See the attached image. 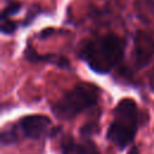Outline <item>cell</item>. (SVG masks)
Masks as SVG:
<instances>
[{
    "mask_svg": "<svg viewBox=\"0 0 154 154\" xmlns=\"http://www.w3.org/2000/svg\"><path fill=\"white\" fill-rule=\"evenodd\" d=\"M20 8H22V5H20L19 2H16V1H11V2H8V4L5 6V8L2 10L0 19H4V18H11V17H12L13 14H16Z\"/></svg>",
    "mask_w": 154,
    "mask_h": 154,
    "instance_id": "52a82bcc",
    "label": "cell"
},
{
    "mask_svg": "<svg viewBox=\"0 0 154 154\" xmlns=\"http://www.w3.org/2000/svg\"><path fill=\"white\" fill-rule=\"evenodd\" d=\"M129 154H138V148L137 147H132L131 150L129 152Z\"/></svg>",
    "mask_w": 154,
    "mask_h": 154,
    "instance_id": "9c48e42d",
    "label": "cell"
},
{
    "mask_svg": "<svg viewBox=\"0 0 154 154\" xmlns=\"http://www.w3.org/2000/svg\"><path fill=\"white\" fill-rule=\"evenodd\" d=\"M63 150L65 154H100L93 142L88 141L82 144H76L71 138L63 143Z\"/></svg>",
    "mask_w": 154,
    "mask_h": 154,
    "instance_id": "8992f818",
    "label": "cell"
},
{
    "mask_svg": "<svg viewBox=\"0 0 154 154\" xmlns=\"http://www.w3.org/2000/svg\"><path fill=\"white\" fill-rule=\"evenodd\" d=\"M140 112L132 99H123L113 111V119L107 130V138L123 149L129 146L137 132Z\"/></svg>",
    "mask_w": 154,
    "mask_h": 154,
    "instance_id": "7a4b0ae2",
    "label": "cell"
},
{
    "mask_svg": "<svg viewBox=\"0 0 154 154\" xmlns=\"http://www.w3.org/2000/svg\"><path fill=\"white\" fill-rule=\"evenodd\" d=\"M154 55V38L147 32H138L135 38L134 58L138 67L146 66Z\"/></svg>",
    "mask_w": 154,
    "mask_h": 154,
    "instance_id": "5b68a950",
    "label": "cell"
},
{
    "mask_svg": "<svg viewBox=\"0 0 154 154\" xmlns=\"http://www.w3.org/2000/svg\"><path fill=\"white\" fill-rule=\"evenodd\" d=\"M125 46L123 37L106 34L85 41L79 48V57L95 72L107 73L122 61Z\"/></svg>",
    "mask_w": 154,
    "mask_h": 154,
    "instance_id": "6da1fadb",
    "label": "cell"
},
{
    "mask_svg": "<svg viewBox=\"0 0 154 154\" xmlns=\"http://www.w3.org/2000/svg\"><path fill=\"white\" fill-rule=\"evenodd\" d=\"M99 88L94 84H78L67 90L53 106V112L61 119H72L87 108L96 105Z\"/></svg>",
    "mask_w": 154,
    "mask_h": 154,
    "instance_id": "3957f363",
    "label": "cell"
},
{
    "mask_svg": "<svg viewBox=\"0 0 154 154\" xmlns=\"http://www.w3.org/2000/svg\"><path fill=\"white\" fill-rule=\"evenodd\" d=\"M18 28V23L12 20L11 18L1 19V32L2 34H12Z\"/></svg>",
    "mask_w": 154,
    "mask_h": 154,
    "instance_id": "ba28073f",
    "label": "cell"
},
{
    "mask_svg": "<svg viewBox=\"0 0 154 154\" xmlns=\"http://www.w3.org/2000/svg\"><path fill=\"white\" fill-rule=\"evenodd\" d=\"M51 123V119L43 114H31L19 120L18 129L25 137L30 140H38L47 132Z\"/></svg>",
    "mask_w": 154,
    "mask_h": 154,
    "instance_id": "277c9868",
    "label": "cell"
}]
</instances>
